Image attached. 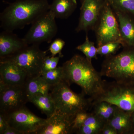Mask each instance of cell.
Segmentation results:
<instances>
[{"label": "cell", "instance_id": "cell-21", "mask_svg": "<svg viewBox=\"0 0 134 134\" xmlns=\"http://www.w3.org/2000/svg\"><path fill=\"white\" fill-rule=\"evenodd\" d=\"M91 106L93 107L92 113L105 123L111 119L118 107L111 103L104 101L94 103Z\"/></svg>", "mask_w": 134, "mask_h": 134}, {"label": "cell", "instance_id": "cell-22", "mask_svg": "<svg viewBox=\"0 0 134 134\" xmlns=\"http://www.w3.org/2000/svg\"><path fill=\"white\" fill-rule=\"evenodd\" d=\"M41 76L51 86H55L63 81V69L62 66L57 67L54 69L44 72Z\"/></svg>", "mask_w": 134, "mask_h": 134}, {"label": "cell", "instance_id": "cell-32", "mask_svg": "<svg viewBox=\"0 0 134 134\" xmlns=\"http://www.w3.org/2000/svg\"><path fill=\"white\" fill-rule=\"evenodd\" d=\"M132 120H133V122L134 125V112L132 114Z\"/></svg>", "mask_w": 134, "mask_h": 134}, {"label": "cell", "instance_id": "cell-5", "mask_svg": "<svg viewBox=\"0 0 134 134\" xmlns=\"http://www.w3.org/2000/svg\"><path fill=\"white\" fill-rule=\"evenodd\" d=\"M92 105L106 101L125 111L134 112V86L119 83L114 81H104L103 91L92 98H89Z\"/></svg>", "mask_w": 134, "mask_h": 134}, {"label": "cell", "instance_id": "cell-6", "mask_svg": "<svg viewBox=\"0 0 134 134\" xmlns=\"http://www.w3.org/2000/svg\"><path fill=\"white\" fill-rule=\"evenodd\" d=\"M39 46L29 45L11 57L5 59L12 61L20 67L25 72L28 79L40 76L44 60L47 56V51L41 50Z\"/></svg>", "mask_w": 134, "mask_h": 134}, {"label": "cell", "instance_id": "cell-28", "mask_svg": "<svg viewBox=\"0 0 134 134\" xmlns=\"http://www.w3.org/2000/svg\"><path fill=\"white\" fill-rule=\"evenodd\" d=\"M65 44V41L60 38L56 39L53 41L49 48L51 56H55L58 54L63 55L62 51Z\"/></svg>", "mask_w": 134, "mask_h": 134}, {"label": "cell", "instance_id": "cell-17", "mask_svg": "<svg viewBox=\"0 0 134 134\" xmlns=\"http://www.w3.org/2000/svg\"><path fill=\"white\" fill-rule=\"evenodd\" d=\"M76 7V0H53L50 5L49 10L55 18L65 19L72 14Z\"/></svg>", "mask_w": 134, "mask_h": 134}, {"label": "cell", "instance_id": "cell-4", "mask_svg": "<svg viewBox=\"0 0 134 134\" xmlns=\"http://www.w3.org/2000/svg\"><path fill=\"white\" fill-rule=\"evenodd\" d=\"M50 93L56 110L69 117L74 118L78 113L87 111L91 107V101L85 98L84 93H75L64 81L52 86Z\"/></svg>", "mask_w": 134, "mask_h": 134}, {"label": "cell", "instance_id": "cell-9", "mask_svg": "<svg viewBox=\"0 0 134 134\" xmlns=\"http://www.w3.org/2000/svg\"><path fill=\"white\" fill-rule=\"evenodd\" d=\"M29 102L25 85L10 86L0 82V114L7 115Z\"/></svg>", "mask_w": 134, "mask_h": 134}, {"label": "cell", "instance_id": "cell-8", "mask_svg": "<svg viewBox=\"0 0 134 134\" xmlns=\"http://www.w3.org/2000/svg\"><path fill=\"white\" fill-rule=\"evenodd\" d=\"M55 18L49 10L34 22L23 38L26 43L39 45L43 42L50 43L58 32Z\"/></svg>", "mask_w": 134, "mask_h": 134}, {"label": "cell", "instance_id": "cell-35", "mask_svg": "<svg viewBox=\"0 0 134 134\" xmlns=\"http://www.w3.org/2000/svg\"></svg>", "mask_w": 134, "mask_h": 134}, {"label": "cell", "instance_id": "cell-13", "mask_svg": "<svg viewBox=\"0 0 134 134\" xmlns=\"http://www.w3.org/2000/svg\"><path fill=\"white\" fill-rule=\"evenodd\" d=\"M28 79L25 72L12 61L0 60V82L10 86H23Z\"/></svg>", "mask_w": 134, "mask_h": 134}, {"label": "cell", "instance_id": "cell-30", "mask_svg": "<svg viewBox=\"0 0 134 134\" xmlns=\"http://www.w3.org/2000/svg\"><path fill=\"white\" fill-rule=\"evenodd\" d=\"M100 134H118L117 131L108 123L105 124Z\"/></svg>", "mask_w": 134, "mask_h": 134}, {"label": "cell", "instance_id": "cell-20", "mask_svg": "<svg viewBox=\"0 0 134 134\" xmlns=\"http://www.w3.org/2000/svg\"><path fill=\"white\" fill-rule=\"evenodd\" d=\"M105 122L93 113H91L83 125L76 133L78 134H100Z\"/></svg>", "mask_w": 134, "mask_h": 134}, {"label": "cell", "instance_id": "cell-1", "mask_svg": "<svg viewBox=\"0 0 134 134\" xmlns=\"http://www.w3.org/2000/svg\"><path fill=\"white\" fill-rule=\"evenodd\" d=\"M65 81L69 85L75 83L81 87L82 92L92 98L103 90L104 80L100 72L94 68L92 62L85 57L75 54L62 66Z\"/></svg>", "mask_w": 134, "mask_h": 134}, {"label": "cell", "instance_id": "cell-34", "mask_svg": "<svg viewBox=\"0 0 134 134\" xmlns=\"http://www.w3.org/2000/svg\"><path fill=\"white\" fill-rule=\"evenodd\" d=\"M107 1H108H108H109V0H107Z\"/></svg>", "mask_w": 134, "mask_h": 134}, {"label": "cell", "instance_id": "cell-10", "mask_svg": "<svg viewBox=\"0 0 134 134\" xmlns=\"http://www.w3.org/2000/svg\"><path fill=\"white\" fill-rule=\"evenodd\" d=\"M5 115L9 126L22 134H36L46 119L37 116L25 106Z\"/></svg>", "mask_w": 134, "mask_h": 134}, {"label": "cell", "instance_id": "cell-23", "mask_svg": "<svg viewBox=\"0 0 134 134\" xmlns=\"http://www.w3.org/2000/svg\"><path fill=\"white\" fill-rule=\"evenodd\" d=\"M114 11L125 12L134 17V0H109Z\"/></svg>", "mask_w": 134, "mask_h": 134}, {"label": "cell", "instance_id": "cell-16", "mask_svg": "<svg viewBox=\"0 0 134 134\" xmlns=\"http://www.w3.org/2000/svg\"><path fill=\"white\" fill-rule=\"evenodd\" d=\"M133 113L117 107L114 114L107 123L117 131L118 134L134 133Z\"/></svg>", "mask_w": 134, "mask_h": 134}, {"label": "cell", "instance_id": "cell-27", "mask_svg": "<svg viewBox=\"0 0 134 134\" xmlns=\"http://www.w3.org/2000/svg\"><path fill=\"white\" fill-rule=\"evenodd\" d=\"M87 111H82L77 114L73 121V128L75 133L83 125L84 123L90 114Z\"/></svg>", "mask_w": 134, "mask_h": 134}, {"label": "cell", "instance_id": "cell-7", "mask_svg": "<svg viewBox=\"0 0 134 134\" xmlns=\"http://www.w3.org/2000/svg\"><path fill=\"white\" fill-rule=\"evenodd\" d=\"M94 30L96 32L97 47L110 42H121L117 18L108 2L103 8Z\"/></svg>", "mask_w": 134, "mask_h": 134}, {"label": "cell", "instance_id": "cell-29", "mask_svg": "<svg viewBox=\"0 0 134 134\" xmlns=\"http://www.w3.org/2000/svg\"><path fill=\"white\" fill-rule=\"evenodd\" d=\"M9 126V125L5 115L0 114V134H3Z\"/></svg>", "mask_w": 134, "mask_h": 134}, {"label": "cell", "instance_id": "cell-12", "mask_svg": "<svg viewBox=\"0 0 134 134\" xmlns=\"http://www.w3.org/2000/svg\"><path fill=\"white\" fill-rule=\"evenodd\" d=\"M75 118V117H74ZM74 118L65 115L56 110L47 118L36 134H70L75 133L73 128Z\"/></svg>", "mask_w": 134, "mask_h": 134}, {"label": "cell", "instance_id": "cell-24", "mask_svg": "<svg viewBox=\"0 0 134 134\" xmlns=\"http://www.w3.org/2000/svg\"><path fill=\"white\" fill-rule=\"evenodd\" d=\"M76 49L82 52L91 62L93 59H97V48L95 46V43L90 41L87 35L84 42L77 47Z\"/></svg>", "mask_w": 134, "mask_h": 134}, {"label": "cell", "instance_id": "cell-11", "mask_svg": "<svg viewBox=\"0 0 134 134\" xmlns=\"http://www.w3.org/2000/svg\"><path fill=\"white\" fill-rule=\"evenodd\" d=\"M107 0H83L82 3L78 25L76 31L94 30Z\"/></svg>", "mask_w": 134, "mask_h": 134}, {"label": "cell", "instance_id": "cell-25", "mask_svg": "<svg viewBox=\"0 0 134 134\" xmlns=\"http://www.w3.org/2000/svg\"><path fill=\"white\" fill-rule=\"evenodd\" d=\"M121 46V42L119 41L106 43L97 47L98 54L105 57L114 55Z\"/></svg>", "mask_w": 134, "mask_h": 134}, {"label": "cell", "instance_id": "cell-2", "mask_svg": "<svg viewBox=\"0 0 134 134\" xmlns=\"http://www.w3.org/2000/svg\"><path fill=\"white\" fill-rule=\"evenodd\" d=\"M47 0H16L0 15L1 27L13 32L32 24L49 10Z\"/></svg>", "mask_w": 134, "mask_h": 134}, {"label": "cell", "instance_id": "cell-15", "mask_svg": "<svg viewBox=\"0 0 134 134\" xmlns=\"http://www.w3.org/2000/svg\"><path fill=\"white\" fill-rule=\"evenodd\" d=\"M118 24L122 47L134 46V17L119 11H114Z\"/></svg>", "mask_w": 134, "mask_h": 134}, {"label": "cell", "instance_id": "cell-19", "mask_svg": "<svg viewBox=\"0 0 134 134\" xmlns=\"http://www.w3.org/2000/svg\"><path fill=\"white\" fill-rule=\"evenodd\" d=\"M25 85L29 98L37 94L47 95L52 88L41 76L27 79Z\"/></svg>", "mask_w": 134, "mask_h": 134}, {"label": "cell", "instance_id": "cell-3", "mask_svg": "<svg viewBox=\"0 0 134 134\" xmlns=\"http://www.w3.org/2000/svg\"><path fill=\"white\" fill-rule=\"evenodd\" d=\"M123 47L118 54L105 57L100 73L117 82L134 86V46Z\"/></svg>", "mask_w": 134, "mask_h": 134}, {"label": "cell", "instance_id": "cell-26", "mask_svg": "<svg viewBox=\"0 0 134 134\" xmlns=\"http://www.w3.org/2000/svg\"><path fill=\"white\" fill-rule=\"evenodd\" d=\"M62 56V55H60L58 56L51 57L47 55L43 63L41 74L57 68L60 58Z\"/></svg>", "mask_w": 134, "mask_h": 134}, {"label": "cell", "instance_id": "cell-31", "mask_svg": "<svg viewBox=\"0 0 134 134\" xmlns=\"http://www.w3.org/2000/svg\"><path fill=\"white\" fill-rule=\"evenodd\" d=\"M3 134H22V133L16 129L9 126L4 131Z\"/></svg>", "mask_w": 134, "mask_h": 134}, {"label": "cell", "instance_id": "cell-18", "mask_svg": "<svg viewBox=\"0 0 134 134\" xmlns=\"http://www.w3.org/2000/svg\"><path fill=\"white\" fill-rule=\"evenodd\" d=\"M29 101L44 114L47 118L51 117L56 111L54 101L50 93L47 95L37 94L34 95L29 98Z\"/></svg>", "mask_w": 134, "mask_h": 134}, {"label": "cell", "instance_id": "cell-14", "mask_svg": "<svg viewBox=\"0 0 134 134\" xmlns=\"http://www.w3.org/2000/svg\"><path fill=\"white\" fill-rule=\"evenodd\" d=\"M29 45L23 38L4 31L0 34V59L9 58Z\"/></svg>", "mask_w": 134, "mask_h": 134}, {"label": "cell", "instance_id": "cell-33", "mask_svg": "<svg viewBox=\"0 0 134 134\" xmlns=\"http://www.w3.org/2000/svg\"><path fill=\"white\" fill-rule=\"evenodd\" d=\"M80 1H81V2L82 3V2L83 1V0H80Z\"/></svg>", "mask_w": 134, "mask_h": 134}]
</instances>
